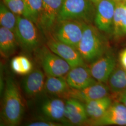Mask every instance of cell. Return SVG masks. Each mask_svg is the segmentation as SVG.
Segmentation results:
<instances>
[{
    "label": "cell",
    "instance_id": "17",
    "mask_svg": "<svg viewBox=\"0 0 126 126\" xmlns=\"http://www.w3.org/2000/svg\"><path fill=\"white\" fill-rule=\"evenodd\" d=\"M19 46L15 32L0 26V52L5 58L12 56L16 51Z\"/></svg>",
    "mask_w": 126,
    "mask_h": 126
},
{
    "label": "cell",
    "instance_id": "23",
    "mask_svg": "<svg viewBox=\"0 0 126 126\" xmlns=\"http://www.w3.org/2000/svg\"><path fill=\"white\" fill-rule=\"evenodd\" d=\"M24 9L23 16L36 25L42 9L43 0H23Z\"/></svg>",
    "mask_w": 126,
    "mask_h": 126
},
{
    "label": "cell",
    "instance_id": "24",
    "mask_svg": "<svg viewBox=\"0 0 126 126\" xmlns=\"http://www.w3.org/2000/svg\"><path fill=\"white\" fill-rule=\"evenodd\" d=\"M17 21V15L14 13L3 3L0 2V24L4 27L15 32Z\"/></svg>",
    "mask_w": 126,
    "mask_h": 126
},
{
    "label": "cell",
    "instance_id": "7",
    "mask_svg": "<svg viewBox=\"0 0 126 126\" xmlns=\"http://www.w3.org/2000/svg\"><path fill=\"white\" fill-rule=\"evenodd\" d=\"M64 0H43L37 26L47 37L58 22L59 14Z\"/></svg>",
    "mask_w": 126,
    "mask_h": 126
},
{
    "label": "cell",
    "instance_id": "1",
    "mask_svg": "<svg viewBox=\"0 0 126 126\" xmlns=\"http://www.w3.org/2000/svg\"><path fill=\"white\" fill-rule=\"evenodd\" d=\"M0 118L5 125H18L23 118L24 104L17 83L12 77L6 79Z\"/></svg>",
    "mask_w": 126,
    "mask_h": 126
},
{
    "label": "cell",
    "instance_id": "9",
    "mask_svg": "<svg viewBox=\"0 0 126 126\" xmlns=\"http://www.w3.org/2000/svg\"><path fill=\"white\" fill-rule=\"evenodd\" d=\"M116 59L111 50H108L99 59L91 63L89 68L95 79L105 83L116 68Z\"/></svg>",
    "mask_w": 126,
    "mask_h": 126
},
{
    "label": "cell",
    "instance_id": "33",
    "mask_svg": "<svg viewBox=\"0 0 126 126\" xmlns=\"http://www.w3.org/2000/svg\"><path fill=\"white\" fill-rule=\"evenodd\" d=\"M122 1L124 3H126V0H122Z\"/></svg>",
    "mask_w": 126,
    "mask_h": 126
},
{
    "label": "cell",
    "instance_id": "3",
    "mask_svg": "<svg viewBox=\"0 0 126 126\" xmlns=\"http://www.w3.org/2000/svg\"><path fill=\"white\" fill-rule=\"evenodd\" d=\"M95 12L96 6L90 0H64L58 21L75 20L92 23Z\"/></svg>",
    "mask_w": 126,
    "mask_h": 126
},
{
    "label": "cell",
    "instance_id": "19",
    "mask_svg": "<svg viewBox=\"0 0 126 126\" xmlns=\"http://www.w3.org/2000/svg\"><path fill=\"white\" fill-rule=\"evenodd\" d=\"M71 88L63 77L47 76L46 78L45 91L50 94L64 98Z\"/></svg>",
    "mask_w": 126,
    "mask_h": 126
},
{
    "label": "cell",
    "instance_id": "21",
    "mask_svg": "<svg viewBox=\"0 0 126 126\" xmlns=\"http://www.w3.org/2000/svg\"><path fill=\"white\" fill-rule=\"evenodd\" d=\"M126 24V15L122 1L116 2L113 22V36L115 38L123 36V29Z\"/></svg>",
    "mask_w": 126,
    "mask_h": 126
},
{
    "label": "cell",
    "instance_id": "32",
    "mask_svg": "<svg viewBox=\"0 0 126 126\" xmlns=\"http://www.w3.org/2000/svg\"><path fill=\"white\" fill-rule=\"evenodd\" d=\"M114 0L116 2H119V1H122V0Z\"/></svg>",
    "mask_w": 126,
    "mask_h": 126
},
{
    "label": "cell",
    "instance_id": "13",
    "mask_svg": "<svg viewBox=\"0 0 126 126\" xmlns=\"http://www.w3.org/2000/svg\"><path fill=\"white\" fill-rule=\"evenodd\" d=\"M66 76L69 86L73 89H81L98 82L86 65L71 68Z\"/></svg>",
    "mask_w": 126,
    "mask_h": 126
},
{
    "label": "cell",
    "instance_id": "5",
    "mask_svg": "<svg viewBox=\"0 0 126 126\" xmlns=\"http://www.w3.org/2000/svg\"><path fill=\"white\" fill-rule=\"evenodd\" d=\"M85 24V22L75 20L59 21L49 36L77 49L83 35Z\"/></svg>",
    "mask_w": 126,
    "mask_h": 126
},
{
    "label": "cell",
    "instance_id": "4",
    "mask_svg": "<svg viewBox=\"0 0 126 126\" xmlns=\"http://www.w3.org/2000/svg\"><path fill=\"white\" fill-rule=\"evenodd\" d=\"M39 29L31 20L23 16H17L15 34L19 46L27 52H35L40 45Z\"/></svg>",
    "mask_w": 126,
    "mask_h": 126
},
{
    "label": "cell",
    "instance_id": "25",
    "mask_svg": "<svg viewBox=\"0 0 126 126\" xmlns=\"http://www.w3.org/2000/svg\"><path fill=\"white\" fill-rule=\"evenodd\" d=\"M17 16H23L24 6L23 0H1Z\"/></svg>",
    "mask_w": 126,
    "mask_h": 126
},
{
    "label": "cell",
    "instance_id": "15",
    "mask_svg": "<svg viewBox=\"0 0 126 126\" xmlns=\"http://www.w3.org/2000/svg\"><path fill=\"white\" fill-rule=\"evenodd\" d=\"M65 102L59 98L47 99L40 106V111L45 118L54 122L67 124L65 117Z\"/></svg>",
    "mask_w": 126,
    "mask_h": 126
},
{
    "label": "cell",
    "instance_id": "18",
    "mask_svg": "<svg viewBox=\"0 0 126 126\" xmlns=\"http://www.w3.org/2000/svg\"><path fill=\"white\" fill-rule=\"evenodd\" d=\"M112 104V99L108 96L84 103L88 117V120H95L100 118Z\"/></svg>",
    "mask_w": 126,
    "mask_h": 126
},
{
    "label": "cell",
    "instance_id": "10",
    "mask_svg": "<svg viewBox=\"0 0 126 126\" xmlns=\"http://www.w3.org/2000/svg\"><path fill=\"white\" fill-rule=\"evenodd\" d=\"M47 47L55 54L67 62L71 68L85 65V62L76 48L55 39L52 36L47 37Z\"/></svg>",
    "mask_w": 126,
    "mask_h": 126
},
{
    "label": "cell",
    "instance_id": "20",
    "mask_svg": "<svg viewBox=\"0 0 126 126\" xmlns=\"http://www.w3.org/2000/svg\"><path fill=\"white\" fill-rule=\"evenodd\" d=\"M108 86L112 92L120 93L126 90V70L116 67L108 79Z\"/></svg>",
    "mask_w": 126,
    "mask_h": 126
},
{
    "label": "cell",
    "instance_id": "27",
    "mask_svg": "<svg viewBox=\"0 0 126 126\" xmlns=\"http://www.w3.org/2000/svg\"><path fill=\"white\" fill-rule=\"evenodd\" d=\"M119 60L121 67L126 70V48L122 50L120 53Z\"/></svg>",
    "mask_w": 126,
    "mask_h": 126
},
{
    "label": "cell",
    "instance_id": "12",
    "mask_svg": "<svg viewBox=\"0 0 126 126\" xmlns=\"http://www.w3.org/2000/svg\"><path fill=\"white\" fill-rule=\"evenodd\" d=\"M110 91L108 86L103 83L97 82L81 89L71 88L64 98H72L83 103L108 96Z\"/></svg>",
    "mask_w": 126,
    "mask_h": 126
},
{
    "label": "cell",
    "instance_id": "22",
    "mask_svg": "<svg viewBox=\"0 0 126 126\" xmlns=\"http://www.w3.org/2000/svg\"><path fill=\"white\" fill-rule=\"evenodd\" d=\"M10 65L13 72L21 75H26L33 70L32 61L25 56L15 57L11 61Z\"/></svg>",
    "mask_w": 126,
    "mask_h": 126
},
{
    "label": "cell",
    "instance_id": "31",
    "mask_svg": "<svg viewBox=\"0 0 126 126\" xmlns=\"http://www.w3.org/2000/svg\"><path fill=\"white\" fill-rule=\"evenodd\" d=\"M123 3H124V10H125V12L126 15V3L123 2Z\"/></svg>",
    "mask_w": 126,
    "mask_h": 126
},
{
    "label": "cell",
    "instance_id": "2",
    "mask_svg": "<svg viewBox=\"0 0 126 126\" xmlns=\"http://www.w3.org/2000/svg\"><path fill=\"white\" fill-rule=\"evenodd\" d=\"M77 49L85 62L90 63L109 50L107 39L103 32L92 23H87Z\"/></svg>",
    "mask_w": 126,
    "mask_h": 126
},
{
    "label": "cell",
    "instance_id": "26",
    "mask_svg": "<svg viewBox=\"0 0 126 126\" xmlns=\"http://www.w3.org/2000/svg\"><path fill=\"white\" fill-rule=\"evenodd\" d=\"M63 124L60 122L52 121L44 118L36 121L28 123L26 125L28 126H63Z\"/></svg>",
    "mask_w": 126,
    "mask_h": 126
},
{
    "label": "cell",
    "instance_id": "6",
    "mask_svg": "<svg viewBox=\"0 0 126 126\" xmlns=\"http://www.w3.org/2000/svg\"><path fill=\"white\" fill-rule=\"evenodd\" d=\"M35 52L46 76L63 77L72 68L66 61L52 52L47 46L40 47Z\"/></svg>",
    "mask_w": 126,
    "mask_h": 126
},
{
    "label": "cell",
    "instance_id": "28",
    "mask_svg": "<svg viewBox=\"0 0 126 126\" xmlns=\"http://www.w3.org/2000/svg\"><path fill=\"white\" fill-rule=\"evenodd\" d=\"M119 94H120L119 97L120 101L126 107V90Z\"/></svg>",
    "mask_w": 126,
    "mask_h": 126
},
{
    "label": "cell",
    "instance_id": "29",
    "mask_svg": "<svg viewBox=\"0 0 126 126\" xmlns=\"http://www.w3.org/2000/svg\"><path fill=\"white\" fill-rule=\"evenodd\" d=\"M90 0L95 5V6H96V5L98 4V3L101 0Z\"/></svg>",
    "mask_w": 126,
    "mask_h": 126
},
{
    "label": "cell",
    "instance_id": "8",
    "mask_svg": "<svg viewBox=\"0 0 126 126\" xmlns=\"http://www.w3.org/2000/svg\"><path fill=\"white\" fill-rule=\"evenodd\" d=\"M116 4V2L113 0H101L96 6L94 22L100 31L112 36Z\"/></svg>",
    "mask_w": 126,
    "mask_h": 126
},
{
    "label": "cell",
    "instance_id": "14",
    "mask_svg": "<svg viewBox=\"0 0 126 126\" xmlns=\"http://www.w3.org/2000/svg\"><path fill=\"white\" fill-rule=\"evenodd\" d=\"M64 117L67 124H86L88 120L84 104L72 98L65 101Z\"/></svg>",
    "mask_w": 126,
    "mask_h": 126
},
{
    "label": "cell",
    "instance_id": "30",
    "mask_svg": "<svg viewBox=\"0 0 126 126\" xmlns=\"http://www.w3.org/2000/svg\"><path fill=\"white\" fill-rule=\"evenodd\" d=\"M126 36V24L123 29V36Z\"/></svg>",
    "mask_w": 126,
    "mask_h": 126
},
{
    "label": "cell",
    "instance_id": "11",
    "mask_svg": "<svg viewBox=\"0 0 126 126\" xmlns=\"http://www.w3.org/2000/svg\"><path fill=\"white\" fill-rule=\"evenodd\" d=\"M91 126H126V107L122 102L112 103L107 111L99 119L88 120Z\"/></svg>",
    "mask_w": 126,
    "mask_h": 126
},
{
    "label": "cell",
    "instance_id": "16",
    "mask_svg": "<svg viewBox=\"0 0 126 126\" xmlns=\"http://www.w3.org/2000/svg\"><path fill=\"white\" fill-rule=\"evenodd\" d=\"M45 75L40 69H35L23 79L22 87L29 97H36L45 91Z\"/></svg>",
    "mask_w": 126,
    "mask_h": 126
}]
</instances>
